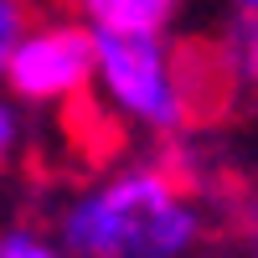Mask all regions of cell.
<instances>
[{
	"instance_id": "6da1fadb",
	"label": "cell",
	"mask_w": 258,
	"mask_h": 258,
	"mask_svg": "<svg viewBox=\"0 0 258 258\" xmlns=\"http://www.w3.org/2000/svg\"><path fill=\"white\" fill-rule=\"evenodd\" d=\"M57 243L73 258H186L202 212L165 165H119L62 202Z\"/></svg>"
},
{
	"instance_id": "7a4b0ae2",
	"label": "cell",
	"mask_w": 258,
	"mask_h": 258,
	"mask_svg": "<svg viewBox=\"0 0 258 258\" xmlns=\"http://www.w3.org/2000/svg\"><path fill=\"white\" fill-rule=\"evenodd\" d=\"M98 47V93L103 109H114L119 119L150 129V135H176L197 119L191 109V83L181 47L155 31H109L93 26Z\"/></svg>"
},
{
	"instance_id": "3957f363",
	"label": "cell",
	"mask_w": 258,
	"mask_h": 258,
	"mask_svg": "<svg viewBox=\"0 0 258 258\" xmlns=\"http://www.w3.org/2000/svg\"><path fill=\"white\" fill-rule=\"evenodd\" d=\"M98 83V47L88 21H36L6 68V88L26 109H62Z\"/></svg>"
},
{
	"instance_id": "277c9868",
	"label": "cell",
	"mask_w": 258,
	"mask_h": 258,
	"mask_svg": "<svg viewBox=\"0 0 258 258\" xmlns=\"http://www.w3.org/2000/svg\"><path fill=\"white\" fill-rule=\"evenodd\" d=\"M186 0H78V11L88 26H109V31H155L165 36V26L181 16Z\"/></svg>"
},
{
	"instance_id": "5b68a950",
	"label": "cell",
	"mask_w": 258,
	"mask_h": 258,
	"mask_svg": "<svg viewBox=\"0 0 258 258\" xmlns=\"http://www.w3.org/2000/svg\"><path fill=\"white\" fill-rule=\"evenodd\" d=\"M222 62H227L232 83L258 88V11H243V16L227 26V36H222Z\"/></svg>"
},
{
	"instance_id": "8992f818",
	"label": "cell",
	"mask_w": 258,
	"mask_h": 258,
	"mask_svg": "<svg viewBox=\"0 0 258 258\" xmlns=\"http://www.w3.org/2000/svg\"><path fill=\"white\" fill-rule=\"evenodd\" d=\"M0 258H73V253L36 227H6L0 232Z\"/></svg>"
},
{
	"instance_id": "52a82bcc",
	"label": "cell",
	"mask_w": 258,
	"mask_h": 258,
	"mask_svg": "<svg viewBox=\"0 0 258 258\" xmlns=\"http://www.w3.org/2000/svg\"><path fill=\"white\" fill-rule=\"evenodd\" d=\"M36 26L31 21V0H0V83H6V68L21 47V36Z\"/></svg>"
},
{
	"instance_id": "ba28073f",
	"label": "cell",
	"mask_w": 258,
	"mask_h": 258,
	"mask_svg": "<svg viewBox=\"0 0 258 258\" xmlns=\"http://www.w3.org/2000/svg\"><path fill=\"white\" fill-rule=\"evenodd\" d=\"M21 145H26V119H21V103L0 88V170L21 155Z\"/></svg>"
},
{
	"instance_id": "9c48e42d",
	"label": "cell",
	"mask_w": 258,
	"mask_h": 258,
	"mask_svg": "<svg viewBox=\"0 0 258 258\" xmlns=\"http://www.w3.org/2000/svg\"><path fill=\"white\" fill-rule=\"evenodd\" d=\"M232 6H238V11H258V0H232Z\"/></svg>"
}]
</instances>
